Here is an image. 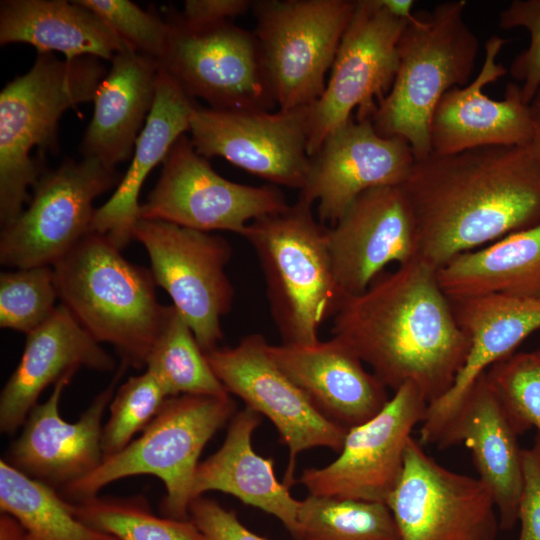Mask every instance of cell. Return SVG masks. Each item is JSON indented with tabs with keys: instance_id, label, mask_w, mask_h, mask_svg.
<instances>
[{
	"instance_id": "cell-1",
	"label": "cell",
	"mask_w": 540,
	"mask_h": 540,
	"mask_svg": "<svg viewBox=\"0 0 540 540\" xmlns=\"http://www.w3.org/2000/svg\"><path fill=\"white\" fill-rule=\"evenodd\" d=\"M418 259L436 270L455 256L540 224V165L529 146H486L415 160L402 185Z\"/></svg>"
},
{
	"instance_id": "cell-2",
	"label": "cell",
	"mask_w": 540,
	"mask_h": 540,
	"mask_svg": "<svg viewBox=\"0 0 540 540\" xmlns=\"http://www.w3.org/2000/svg\"><path fill=\"white\" fill-rule=\"evenodd\" d=\"M332 324L387 389L411 383L428 405L451 389L470 350L437 270L418 258L348 296Z\"/></svg>"
},
{
	"instance_id": "cell-3",
	"label": "cell",
	"mask_w": 540,
	"mask_h": 540,
	"mask_svg": "<svg viewBox=\"0 0 540 540\" xmlns=\"http://www.w3.org/2000/svg\"><path fill=\"white\" fill-rule=\"evenodd\" d=\"M61 304L122 364L142 369L167 305L150 269L129 262L105 236L91 232L53 266Z\"/></svg>"
},
{
	"instance_id": "cell-4",
	"label": "cell",
	"mask_w": 540,
	"mask_h": 540,
	"mask_svg": "<svg viewBox=\"0 0 540 540\" xmlns=\"http://www.w3.org/2000/svg\"><path fill=\"white\" fill-rule=\"evenodd\" d=\"M297 200L251 222L243 235L254 249L266 283L270 312L283 344L311 345L347 296L333 272L328 227Z\"/></svg>"
},
{
	"instance_id": "cell-5",
	"label": "cell",
	"mask_w": 540,
	"mask_h": 540,
	"mask_svg": "<svg viewBox=\"0 0 540 540\" xmlns=\"http://www.w3.org/2000/svg\"><path fill=\"white\" fill-rule=\"evenodd\" d=\"M100 59L82 56L59 60L38 53L30 70L10 81L0 93V223L5 227L30 201L27 189L41 168L31 152L57 147L58 122L78 104L93 101L107 74Z\"/></svg>"
},
{
	"instance_id": "cell-6",
	"label": "cell",
	"mask_w": 540,
	"mask_h": 540,
	"mask_svg": "<svg viewBox=\"0 0 540 540\" xmlns=\"http://www.w3.org/2000/svg\"><path fill=\"white\" fill-rule=\"evenodd\" d=\"M465 0L414 13L399 42V67L372 124L383 137L406 140L415 160L431 152L430 124L443 95L469 84L479 42L465 20Z\"/></svg>"
},
{
	"instance_id": "cell-7",
	"label": "cell",
	"mask_w": 540,
	"mask_h": 540,
	"mask_svg": "<svg viewBox=\"0 0 540 540\" xmlns=\"http://www.w3.org/2000/svg\"><path fill=\"white\" fill-rule=\"evenodd\" d=\"M236 413L230 394L168 397L137 439L104 458L85 477L65 487L74 502L96 496L106 485L135 475H153L166 489L164 516L189 519L199 457L209 440Z\"/></svg>"
},
{
	"instance_id": "cell-8",
	"label": "cell",
	"mask_w": 540,
	"mask_h": 540,
	"mask_svg": "<svg viewBox=\"0 0 540 540\" xmlns=\"http://www.w3.org/2000/svg\"><path fill=\"white\" fill-rule=\"evenodd\" d=\"M355 6L353 0L253 1L254 34L278 109L321 97Z\"/></svg>"
},
{
	"instance_id": "cell-9",
	"label": "cell",
	"mask_w": 540,
	"mask_h": 540,
	"mask_svg": "<svg viewBox=\"0 0 540 540\" xmlns=\"http://www.w3.org/2000/svg\"><path fill=\"white\" fill-rule=\"evenodd\" d=\"M167 22L168 42L159 65L191 98L220 110L278 107L254 33L231 21L190 26L177 13Z\"/></svg>"
},
{
	"instance_id": "cell-10",
	"label": "cell",
	"mask_w": 540,
	"mask_h": 540,
	"mask_svg": "<svg viewBox=\"0 0 540 540\" xmlns=\"http://www.w3.org/2000/svg\"><path fill=\"white\" fill-rule=\"evenodd\" d=\"M133 239L145 248L157 286L170 296L205 352L223 338L221 318L233 303L226 274L232 250L218 235L162 220L140 218Z\"/></svg>"
},
{
	"instance_id": "cell-11",
	"label": "cell",
	"mask_w": 540,
	"mask_h": 540,
	"mask_svg": "<svg viewBox=\"0 0 540 540\" xmlns=\"http://www.w3.org/2000/svg\"><path fill=\"white\" fill-rule=\"evenodd\" d=\"M95 157L66 160L45 171L33 186L29 206L0 234V263L28 268L53 266L91 233L94 200L120 182Z\"/></svg>"
},
{
	"instance_id": "cell-12",
	"label": "cell",
	"mask_w": 540,
	"mask_h": 540,
	"mask_svg": "<svg viewBox=\"0 0 540 540\" xmlns=\"http://www.w3.org/2000/svg\"><path fill=\"white\" fill-rule=\"evenodd\" d=\"M408 21L380 0H357L321 97L311 105L308 154L346 123L371 119L387 96L399 67V42Z\"/></svg>"
},
{
	"instance_id": "cell-13",
	"label": "cell",
	"mask_w": 540,
	"mask_h": 540,
	"mask_svg": "<svg viewBox=\"0 0 540 540\" xmlns=\"http://www.w3.org/2000/svg\"><path fill=\"white\" fill-rule=\"evenodd\" d=\"M160 177L141 205L140 218L208 232L244 235L247 226L289 204L273 185L250 186L219 175L184 134L173 144Z\"/></svg>"
},
{
	"instance_id": "cell-14",
	"label": "cell",
	"mask_w": 540,
	"mask_h": 540,
	"mask_svg": "<svg viewBox=\"0 0 540 540\" xmlns=\"http://www.w3.org/2000/svg\"><path fill=\"white\" fill-rule=\"evenodd\" d=\"M386 505L401 540H496L500 529L487 485L440 465L412 436Z\"/></svg>"
},
{
	"instance_id": "cell-15",
	"label": "cell",
	"mask_w": 540,
	"mask_h": 540,
	"mask_svg": "<svg viewBox=\"0 0 540 540\" xmlns=\"http://www.w3.org/2000/svg\"><path fill=\"white\" fill-rule=\"evenodd\" d=\"M268 344L262 334L252 333L233 347H216L205 352V356L226 391L275 426L280 441L289 449L283 482L290 487L298 454L316 447L339 453L348 428L314 408L270 358Z\"/></svg>"
},
{
	"instance_id": "cell-16",
	"label": "cell",
	"mask_w": 540,
	"mask_h": 540,
	"mask_svg": "<svg viewBox=\"0 0 540 540\" xmlns=\"http://www.w3.org/2000/svg\"><path fill=\"white\" fill-rule=\"evenodd\" d=\"M310 115L311 105L277 111L197 106L190 140L204 158L222 157L273 184L300 190L310 163Z\"/></svg>"
},
{
	"instance_id": "cell-17",
	"label": "cell",
	"mask_w": 540,
	"mask_h": 540,
	"mask_svg": "<svg viewBox=\"0 0 540 540\" xmlns=\"http://www.w3.org/2000/svg\"><path fill=\"white\" fill-rule=\"evenodd\" d=\"M427 406L413 384L401 386L376 416L348 429L334 461L305 469L298 481L311 495L386 504L401 475L407 442Z\"/></svg>"
},
{
	"instance_id": "cell-18",
	"label": "cell",
	"mask_w": 540,
	"mask_h": 540,
	"mask_svg": "<svg viewBox=\"0 0 540 540\" xmlns=\"http://www.w3.org/2000/svg\"><path fill=\"white\" fill-rule=\"evenodd\" d=\"M414 161L406 140L383 137L376 132L371 119L351 117L310 156L298 199L311 205L317 202L318 220L333 226L362 193L403 185Z\"/></svg>"
},
{
	"instance_id": "cell-19",
	"label": "cell",
	"mask_w": 540,
	"mask_h": 540,
	"mask_svg": "<svg viewBox=\"0 0 540 540\" xmlns=\"http://www.w3.org/2000/svg\"><path fill=\"white\" fill-rule=\"evenodd\" d=\"M328 247L335 279L347 297L364 292L388 264L416 259V225L402 185L359 195L328 228Z\"/></svg>"
},
{
	"instance_id": "cell-20",
	"label": "cell",
	"mask_w": 540,
	"mask_h": 540,
	"mask_svg": "<svg viewBox=\"0 0 540 540\" xmlns=\"http://www.w3.org/2000/svg\"><path fill=\"white\" fill-rule=\"evenodd\" d=\"M126 368L121 364L110 384L75 422L65 421L59 412L64 388L73 375L60 379L48 399L37 403L30 411L21 434L10 446L6 461L54 489H64L95 470L103 460V415Z\"/></svg>"
},
{
	"instance_id": "cell-21",
	"label": "cell",
	"mask_w": 540,
	"mask_h": 540,
	"mask_svg": "<svg viewBox=\"0 0 540 540\" xmlns=\"http://www.w3.org/2000/svg\"><path fill=\"white\" fill-rule=\"evenodd\" d=\"M506 40L491 36L484 45L478 75L466 86L454 87L440 99L430 124L432 152L456 154L486 146H527L532 138L529 104L520 85L508 83L504 98L495 100L483 88L505 76L507 68L497 56Z\"/></svg>"
},
{
	"instance_id": "cell-22",
	"label": "cell",
	"mask_w": 540,
	"mask_h": 540,
	"mask_svg": "<svg viewBox=\"0 0 540 540\" xmlns=\"http://www.w3.org/2000/svg\"><path fill=\"white\" fill-rule=\"evenodd\" d=\"M449 300L457 324L470 341V350L451 389L427 406L420 428L421 444L437 446L475 380L540 330L538 299L488 294Z\"/></svg>"
},
{
	"instance_id": "cell-23",
	"label": "cell",
	"mask_w": 540,
	"mask_h": 540,
	"mask_svg": "<svg viewBox=\"0 0 540 540\" xmlns=\"http://www.w3.org/2000/svg\"><path fill=\"white\" fill-rule=\"evenodd\" d=\"M267 352L317 411L348 429L376 416L390 399L382 382L338 337L311 345L268 344Z\"/></svg>"
},
{
	"instance_id": "cell-24",
	"label": "cell",
	"mask_w": 540,
	"mask_h": 540,
	"mask_svg": "<svg viewBox=\"0 0 540 540\" xmlns=\"http://www.w3.org/2000/svg\"><path fill=\"white\" fill-rule=\"evenodd\" d=\"M520 436L491 385L486 372L466 393L457 414L438 444L449 448L464 443L471 451L479 478L496 504L499 527L511 530L518 521L523 484Z\"/></svg>"
},
{
	"instance_id": "cell-25",
	"label": "cell",
	"mask_w": 540,
	"mask_h": 540,
	"mask_svg": "<svg viewBox=\"0 0 540 540\" xmlns=\"http://www.w3.org/2000/svg\"><path fill=\"white\" fill-rule=\"evenodd\" d=\"M82 367L111 371L114 359L62 304L27 334L20 361L0 395V430L16 432L24 425L41 393Z\"/></svg>"
},
{
	"instance_id": "cell-26",
	"label": "cell",
	"mask_w": 540,
	"mask_h": 540,
	"mask_svg": "<svg viewBox=\"0 0 540 540\" xmlns=\"http://www.w3.org/2000/svg\"><path fill=\"white\" fill-rule=\"evenodd\" d=\"M198 105L160 68L154 105L140 132L132 162L116 190L100 208L91 224V232L105 236L122 250L133 239L140 219L139 195L152 169L162 163L173 144L189 131Z\"/></svg>"
},
{
	"instance_id": "cell-27",
	"label": "cell",
	"mask_w": 540,
	"mask_h": 540,
	"mask_svg": "<svg viewBox=\"0 0 540 540\" xmlns=\"http://www.w3.org/2000/svg\"><path fill=\"white\" fill-rule=\"evenodd\" d=\"M260 421L247 407L235 413L221 447L197 467L192 500L209 491L227 493L276 517L296 540L300 500L277 479L273 460L253 449L252 436Z\"/></svg>"
},
{
	"instance_id": "cell-28",
	"label": "cell",
	"mask_w": 540,
	"mask_h": 540,
	"mask_svg": "<svg viewBox=\"0 0 540 540\" xmlns=\"http://www.w3.org/2000/svg\"><path fill=\"white\" fill-rule=\"evenodd\" d=\"M159 63L134 49L117 54L93 98L94 110L83 137L84 157L115 167L133 155L154 105Z\"/></svg>"
},
{
	"instance_id": "cell-29",
	"label": "cell",
	"mask_w": 540,
	"mask_h": 540,
	"mask_svg": "<svg viewBox=\"0 0 540 540\" xmlns=\"http://www.w3.org/2000/svg\"><path fill=\"white\" fill-rule=\"evenodd\" d=\"M25 43L38 53L109 60L133 49L96 13L78 1L5 0L0 5V44Z\"/></svg>"
},
{
	"instance_id": "cell-30",
	"label": "cell",
	"mask_w": 540,
	"mask_h": 540,
	"mask_svg": "<svg viewBox=\"0 0 540 540\" xmlns=\"http://www.w3.org/2000/svg\"><path fill=\"white\" fill-rule=\"evenodd\" d=\"M448 298L503 294L540 300V224L452 258L437 270Z\"/></svg>"
},
{
	"instance_id": "cell-31",
	"label": "cell",
	"mask_w": 540,
	"mask_h": 540,
	"mask_svg": "<svg viewBox=\"0 0 540 540\" xmlns=\"http://www.w3.org/2000/svg\"><path fill=\"white\" fill-rule=\"evenodd\" d=\"M0 509L22 527L25 540H117L76 517L54 488L0 461Z\"/></svg>"
},
{
	"instance_id": "cell-32",
	"label": "cell",
	"mask_w": 540,
	"mask_h": 540,
	"mask_svg": "<svg viewBox=\"0 0 540 540\" xmlns=\"http://www.w3.org/2000/svg\"><path fill=\"white\" fill-rule=\"evenodd\" d=\"M145 367L168 397L229 394L211 369L189 324L173 305H167Z\"/></svg>"
},
{
	"instance_id": "cell-33",
	"label": "cell",
	"mask_w": 540,
	"mask_h": 540,
	"mask_svg": "<svg viewBox=\"0 0 540 540\" xmlns=\"http://www.w3.org/2000/svg\"><path fill=\"white\" fill-rule=\"evenodd\" d=\"M296 540H401L385 503L324 496L300 501Z\"/></svg>"
},
{
	"instance_id": "cell-34",
	"label": "cell",
	"mask_w": 540,
	"mask_h": 540,
	"mask_svg": "<svg viewBox=\"0 0 540 540\" xmlns=\"http://www.w3.org/2000/svg\"><path fill=\"white\" fill-rule=\"evenodd\" d=\"M71 507L83 523L117 540H210L190 519L157 516L142 497L96 495Z\"/></svg>"
},
{
	"instance_id": "cell-35",
	"label": "cell",
	"mask_w": 540,
	"mask_h": 540,
	"mask_svg": "<svg viewBox=\"0 0 540 540\" xmlns=\"http://www.w3.org/2000/svg\"><path fill=\"white\" fill-rule=\"evenodd\" d=\"M59 298L52 266L17 268L0 274V327L26 335L55 311Z\"/></svg>"
},
{
	"instance_id": "cell-36",
	"label": "cell",
	"mask_w": 540,
	"mask_h": 540,
	"mask_svg": "<svg viewBox=\"0 0 540 540\" xmlns=\"http://www.w3.org/2000/svg\"><path fill=\"white\" fill-rule=\"evenodd\" d=\"M167 398L162 386L148 371L129 377L118 387L102 430L103 459L126 448L135 434L154 419Z\"/></svg>"
},
{
	"instance_id": "cell-37",
	"label": "cell",
	"mask_w": 540,
	"mask_h": 540,
	"mask_svg": "<svg viewBox=\"0 0 540 540\" xmlns=\"http://www.w3.org/2000/svg\"><path fill=\"white\" fill-rule=\"evenodd\" d=\"M486 375L519 435L540 433V348L517 352L494 363Z\"/></svg>"
},
{
	"instance_id": "cell-38",
	"label": "cell",
	"mask_w": 540,
	"mask_h": 540,
	"mask_svg": "<svg viewBox=\"0 0 540 540\" xmlns=\"http://www.w3.org/2000/svg\"><path fill=\"white\" fill-rule=\"evenodd\" d=\"M96 13L128 45L158 63L168 42L169 24L128 0H77Z\"/></svg>"
},
{
	"instance_id": "cell-39",
	"label": "cell",
	"mask_w": 540,
	"mask_h": 540,
	"mask_svg": "<svg viewBox=\"0 0 540 540\" xmlns=\"http://www.w3.org/2000/svg\"><path fill=\"white\" fill-rule=\"evenodd\" d=\"M504 30L523 28L530 35L529 46L512 61L511 76L521 82V95L530 103L540 86V0H513L499 14Z\"/></svg>"
},
{
	"instance_id": "cell-40",
	"label": "cell",
	"mask_w": 540,
	"mask_h": 540,
	"mask_svg": "<svg viewBox=\"0 0 540 540\" xmlns=\"http://www.w3.org/2000/svg\"><path fill=\"white\" fill-rule=\"evenodd\" d=\"M523 484L518 507V540H540V433L522 449Z\"/></svg>"
},
{
	"instance_id": "cell-41",
	"label": "cell",
	"mask_w": 540,
	"mask_h": 540,
	"mask_svg": "<svg viewBox=\"0 0 540 540\" xmlns=\"http://www.w3.org/2000/svg\"><path fill=\"white\" fill-rule=\"evenodd\" d=\"M189 519L210 540H268L244 526L234 511L204 496L191 501Z\"/></svg>"
},
{
	"instance_id": "cell-42",
	"label": "cell",
	"mask_w": 540,
	"mask_h": 540,
	"mask_svg": "<svg viewBox=\"0 0 540 540\" xmlns=\"http://www.w3.org/2000/svg\"><path fill=\"white\" fill-rule=\"evenodd\" d=\"M252 3L249 0H187L178 15L190 26H210L246 13Z\"/></svg>"
},
{
	"instance_id": "cell-43",
	"label": "cell",
	"mask_w": 540,
	"mask_h": 540,
	"mask_svg": "<svg viewBox=\"0 0 540 540\" xmlns=\"http://www.w3.org/2000/svg\"><path fill=\"white\" fill-rule=\"evenodd\" d=\"M529 108L532 119V138L528 146L540 165V86L531 99Z\"/></svg>"
},
{
	"instance_id": "cell-44",
	"label": "cell",
	"mask_w": 540,
	"mask_h": 540,
	"mask_svg": "<svg viewBox=\"0 0 540 540\" xmlns=\"http://www.w3.org/2000/svg\"><path fill=\"white\" fill-rule=\"evenodd\" d=\"M0 540H25L20 524L5 513L0 516Z\"/></svg>"
},
{
	"instance_id": "cell-45",
	"label": "cell",
	"mask_w": 540,
	"mask_h": 540,
	"mask_svg": "<svg viewBox=\"0 0 540 540\" xmlns=\"http://www.w3.org/2000/svg\"><path fill=\"white\" fill-rule=\"evenodd\" d=\"M381 4L394 16L410 21L413 16L412 0H380Z\"/></svg>"
}]
</instances>
